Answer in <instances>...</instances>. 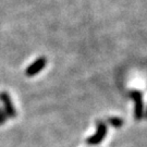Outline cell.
Returning a JSON list of instances; mask_svg holds the SVG:
<instances>
[{"mask_svg":"<svg viewBox=\"0 0 147 147\" xmlns=\"http://www.w3.org/2000/svg\"><path fill=\"white\" fill-rule=\"evenodd\" d=\"M46 64H47V59L45 57H39L37 58L34 62H32L25 70V75L28 78L32 76H35L39 73L40 71H42L44 69L46 68Z\"/></svg>","mask_w":147,"mask_h":147,"instance_id":"3957f363","label":"cell"},{"mask_svg":"<svg viewBox=\"0 0 147 147\" xmlns=\"http://www.w3.org/2000/svg\"><path fill=\"white\" fill-rule=\"evenodd\" d=\"M0 102L2 104V108H3L8 119H16L18 116V112H16V107L13 105L12 99H11L8 92H5V90L0 92Z\"/></svg>","mask_w":147,"mask_h":147,"instance_id":"6da1fadb","label":"cell"},{"mask_svg":"<svg viewBox=\"0 0 147 147\" xmlns=\"http://www.w3.org/2000/svg\"><path fill=\"white\" fill-rule=\"evenodd\" d=\"M106 134H107V125L104 122H99L96 133L87 138V144L88 145H98L99 143H101L105 140Z\"/></svg>","mask_w":147,"mask_h":147,"instance_id":"277c9868","label":"cell"},{"mask_svg":"<svg viewBox=\"0 0 147 147\" xmlns=\"http://www.w3.org/2000/svg\"><path fill=\"white\" fill-rule=\"evenodd\" d=\"M7 121H8V117L5 115L3 108L0 106V125H3Z\"/></svg>","mask_w":147,"mask_h":147,"instance_id":"8992f818","label":"cell"},{"mask_svg":"<svg viewBox=\"0 0 147 147\" xmlns=\"http://www.w3.org/2000/svg\"><path fill=\"white\" fill-rule=\"evenodd\" d=\"M144 117L147 119V108H146V112H144Z\"/></svg>","mask_w":147,"mask_h":147,"instance_id":"52a82bcc","label":"cell"},{"mask_svg":"<svg viewBox=\"0 0 147 147\" xmlns=\"http://www.w3.org/2000/svg\"><path fill=\"white\" fill-rule=\"evenodd\" d=\"M131 97L134 100V118L135 120L140 121L144 118V105H143V97L142 94L138 90H132Z\"/></svg>","mask_w":147,"mask_h":147,"instance_id":"7a4b0ae2","label":"cell"},{"mask_svg":"<svg viewBox=\"0 0 147 147\" xmlns=\"http://www.w3.org/2000/svg\"><path fill=\"white\" fill-rule=\"evenodd\" d=\"M108 123L113 126V127H121L122 124H123V121L121 120L120 118H110L108 120Z\"/></svg>","mask_w":147,"mask_h":147,"instance_id":"5b68a950","label":"cell"}]
</instances>
